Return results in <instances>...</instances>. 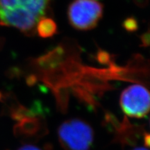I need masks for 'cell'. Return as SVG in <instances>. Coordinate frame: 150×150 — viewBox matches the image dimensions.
<instances>
[{
	"mask_svg": "<svg viewBox=\"0 0 150 150\" xmlns=\"http://www.w3.org/2000/svg\"><path fill=\"white\" fill-rule=\"evenodd\" d=\"M50 0H0V22L25 33L36 29Z\"/></svg>",
	"mask_w": 150,
	"mask_h": 150,
	"instance_id": "obj_1",
	"label": "cell"
},
{
	"mask_svg": "<svg viewBox=\"0 0 150 150\" xmlns=\"http://www.w3.org/2000/svg\"><path fill=\"white\" fill-rule=\"evenodd\" d=\"M58 137L66 150H89L94 142V131L83 120L72 118L60 125Z\"/></svg>",
	"mask_w": 150,
	"mask_h": 150,
	"instance_id": "obj_2",
	"label": "cell"
},
{
	"mask_svg": "<svg viewBox=\"0 0 150 150\" xmlns=\"http://www.w3.org/2000/svg\"><path fill=\"white\" fill-rule=\"evenodd\" d=\"M102 14L103 5L97 0H73L67 11L70 24L81 31L95 28Z\"/></svg>",
	"mask_w": 150,
	"mask_h": 150,
	"instance_id": "obj_3",
	"label": "cell"
},
{
	"mask_svg": "<svg viewBox=\"0 0 150 150\" xmlns=\"http://www.w3.org/2000/svg\"><path fill=\"white\" fill-rule=\"evenodd\" d=\"M149 93L140 84L129 86L122 93L120 104L125 115L130 117L142 118L149 110Z\"/></svg>",
	"mask_w": 150,
	"mask_h": 150,
	"instance_id": "obj_4",
	"label": "cell"
},
{
	"mask_svg": "<svg viewBox=\"0 0 150 150\" xmlns=\"http://www.w3.org/2000/svg\"><path fill=\"white\" fill-rule=\"evenodd\" d=\"M36 30L38 34L42 38H48L56 33L55 22L50 18H42L37 24Z\"/></svg>",
	"mask_w": 150,
	"mask_h": 150,
	"instance_id": "obj_5",
	"label": "cell"
},
{
	"mask_svg": "<svg viewBox=\"0 0 150 150\" xmlns=\"http://www.w3.org/2000/svg\"><path fill=\"white\" fill-rule=\"evenodd\" d=\"M18 150H42L40 147H38L35 145H31V144H27L24 145L19 147Z\"/></svg>",
	"mask_w": 150,
	"mask_h": 150,
	"instance_id": "obj_6",
	"label": "cell"
},
{
	"mask_svg": "<svg viewBox=\"0 0 150 150\" xmlns=\"http://www.w3.org/2000/svg\"><path fill=\"white\" fill-rule=\"evenodd\" d=\"M129 150H149L148 149V145H143V146H136L132 149Z\"/></svg>",
	"mask_w": 150,
	"mask_h": 150,
	"instance_id": "obj_7",
	"label": "cell"
}]
</instances>
